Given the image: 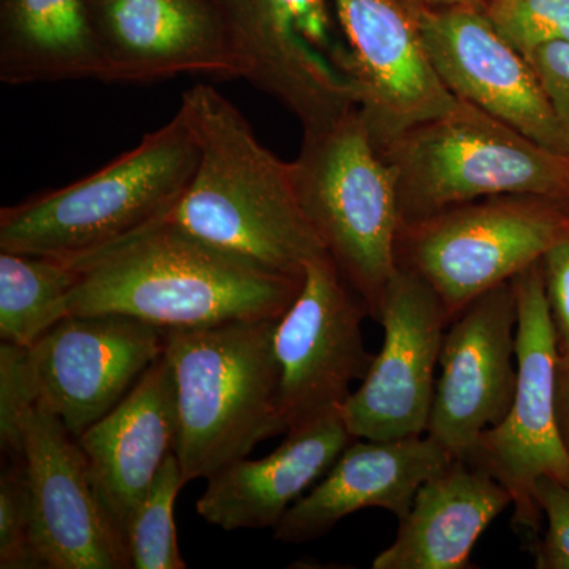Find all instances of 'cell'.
I'll return each instance as SVG.
<instances>
[{
  "instance_id": "1",
  "label": "cell",
  "mask_w": 569,
  "mask_h": 569,
  "mask_svg": "<svg viewBox=\"0 0 569 569\" xmlns=\"http://www.w3.org/2000/svg\"><path fill=\"white\" fill-rule=\"evenodd\" d=\"M69 263L78 272L70 316H126L163 331L279 320L305 279L261 268L167 219Z\"/></svg>"
},
{
  "instance_id": "2",
  "label": "cell",
  "mask_w": 569,
  "mask_h": 569,
  "mask_svg": "<svg viewBox=\"0 0 569 569\" xmlns=\"http://www.w3.org/2000/svg\"><path fill=\"white\" fill-rule=\"evenodd\" d=\"M198 142L189 189L163 219L208 244L298 277L326 253L296 194L291 162L264 148L241 111L209 84L182 93Z\"/></svg>"
},
{
  "instance_id": "3",
  "label": "cell",
  "mask_w": 569,
  "mask_h": 569,
  "mask_svg": "<svg viewBox=\"0 0 569 569\" xmlns=\"http://www.w3.org/2000/svg\"><path fill=\"white\" fill-rule=\"evenodd\" d=\"M277 320H238L167 331L178 396L183 478L209 479L288 432L274 348Z\"/></svg>"
},
{
  "instance_id": "4",
  "label": "cell",
  "mask_w": 569,
  "mask_h": 569,
  "mask_svg": "<svg viewBox=\"0 0 569 569\" xmlns=\"http://www.w3.org/2000/svg\"><path fill=\"white\" fill-rule=\"evenodd\" d=\"M198 142L182 108L81 181L0 211V250L73 261L163 219L192 182Z\"/></svg>"
},
{
  "instance_id": "5",
  "label": "cell",
  "mask_w": 569,
  "mask_h": 569,
  "mask_svg": "<svg viewBox=\"0 0 569 569\" xmlns=\"http://www.w3.org/2000/svg\"><path fill=\"white\" fill-rule=\"evenodd\" d=\"M296 194L326 253L378 321L396 276L400 219L395 168L358 108L306 130L291 162Z\"/></svg>"
},
{
  "instance_id": "6",
  "label": "cell",
  "mask_w": 569,
  "mask_h": 569,
  "mask_svg": "<svg viewBox=\"0 0 569 569\" xmlns=\"http://www.w3.org/2000/svg\"><path fill=\"white\" fill-rule=\"evenodd\" d=\"M380 152L396 171L402 224L501 194L569 200V156L460 99Z\"/></svg>"
},
{
  "instance_id": "7",
  "label": "cell",
  "mask_w": 569,
  "mask_h": 569,
  "mask_svg": "<svg viewBox=\"0 0 569 569\" xmlns=\"http://www.w3.org/2000/svg\"><path fill=\"white\" fill-rule=\"evenodd\" d=\"M569 242V200L501 194L402 224L397 264L436 290L449 321ZM451 325V323H449Z\"/></svg>"
},
{
  "instance_id": "8",
  "label": "cell",
  "mask_w": 569,
  "mask_h": 569,
  "mask_svg": "<svg viewBox=\"0 0 569 569\" xmlns=\"http://www.w3.org/2000/svg\"><path fill=\"white\" fill-rule=\"evenodd\" d=\"M512 287L518 299V388L507 417L479 437L466 462L511 493L515 526L538 533L542 515L533 493L538 478L569 486V451L557 417L560 353L542 260L516 276Z\"/></svg>"
},
{
  "instance_id": "9",
  "label": "cell",
  "mask_w": 569,
  "mask_h": 569,
  "mask_svg": "<svg viewBox=\"0 0 569 569\" xmlns=\"http://www.w3.org/2000/svg\"><path fill=\"white\" fill-rule=\"evenodd\" d=\"M369 309L328 253L306 266L301 290L277 320L274 348L288 430L342 407L372 366Z\"/></svg>"
},
{
  "instance_id": "10",
  "label": "cell",
  "mask_w": 569,
  "mask_h": 569,
  "mask_svg": "<svg viewBox=\"0 0 569 569\" xmlns=\"http://www.w3.org/2000/svg\"><path fill=\"white\" fill-rule=\"evenodd\" d=\"M347 43L332 62L353 82L377 148L459 103L433 69L417 17L397 0H332Z\"/></svg>"
},
{
  "instance_id": "11",
  "label": "cell",
  "mask_w": 569,
  "mask_h": 569,
  "mask_svg": "<svg viewBox=\"0 0 569 569\" xmlns=\"http://www.w3.org/2000/svg\"><path fill=\"white\" fill-rule=\"evenodd\" d=\"M377 323L383 347L342 403L348 432L361 440L426 436L437 387V367L449 323L432 287L399 268L381 302Z\"/></svg>"
},
{
  "instance_id": "12",
  "label": "cell",
  "mask_w": 569,
  "mask_h": 569,
  "mask_svg": "<svg viewBox=\"0 0 569 569\" xmlns=\"http://www.w3.org/2000/svg\"><path fill=\"white\" fill-rule=\"evenodd\" d=\"M167 331L126 316H71L28 348L37 403L74 438L129 395L164 351Z\"/></svg>"
},
{
  "instance_id": "13",
  "label": "cell",
  "mask_w": 569,
  "mask_h": 569,
  "mask_svg": "<svg viewBox=\"0 0 569 569\" xmlns=\"http://www.w3.org/2000/svg\"><path fill=\"white\" fill-rule=\"evenodd\" d=\"M104 82L246 80L219 0H88Z\"/></svg>"
},
{
  "instance_id": "14",
  "label": "cell",
  "mask_w": 569,
  "mask_h": 569,
  "mask_svg": "<svg viewBox=\"0 0 569 569\" xmlns=\"http://www.w3.org/2000/svg\"><path fill=\"white\" fill-rule=\"evenodd\" d=\"M518 299L512 280L478 296L445 335L427 436L452 458L507 417L518 388Z\"/></svg>"
},
{
  "instance_id": "15",
  "label": "cell",
  "mask_w": 569,
  "mask_h": 569,
  "mask_svg": "<svg viewBox=\"0 0 569 569\" xmlns=\"http://www.w3.org/2000/svg\"><path fill=\"white\" fill-rule=\"evenodd\" d=\"M21 449L40 568H132L126 545L97 500L80 441L61 419L39 403L26 410Z\"/></svg>"
},
{
  "instance_id": "16",
  "label": "cell",
  "mask_w": 569,
  "mask_h": 569,
  "mask_svg": "<svg viewBox=\"0 0 569 569\" xmlns=\"http://www.w3.org/2000/svg\"><path fill=\"white\" fill-rule=\"evenodd\" d=\"M415 17L427 56L449 91L539 144L569 156V133L537 73L485 11L449 7Z\"/></svg>"
},
{
  "instance_id": "17",
  "label": "cell",
  "mask_w": 569,
  "mask_h": 569,
  "mask_svg": "<svg viewBox=\"0 0 569 569\" xmlns=\"http://www.w3.org/2000/svg\"><path fill=\"white\" fill-rule=\"evenodd\" d=\"M178 437L174 373L162 355L110 413L78 438L97 500L126 548L134 511L176 452Z\"/></svg>"
},
{
  "instance_id": "18",
  "label": "cell",
  "mask_w": 569,
  "mask_h": 569,
  "mask_svg": "<svg viewBox=\"0 0 569 569\" xmlns=\"http://www.w3.org/2000/svg\"><path fill=\"white\" fill-rule=\"evenodd\" d=\"M452 460L427 433L395 440L355 438L312 492L288 509L274 538L312 541L366 508L387 509L403 519L419 488Z\"/></svg>"
},
{
  "instance_id": "19",
  "label": "cell",
  "mask_w": 569,
  "mask_h": 569,
  "mask_svg": "<svg viewBox=\"0 0 569 569\" xmlns=\"http://www.w3.org/2000/svg\"><path fill=\"white\" fill-rule=\"evenodd\" d=\"M353 440L342 408L302 422L266 458L236 460L217 471L208 479L197 512L224 531L276 529Z\"/></svg>"
},
{
  "instance_id": "20",
  "label": "cell",
  "mask_w": 569,
  "mask_h": 569,
  "mask_svg": "<svg viewBox=\"0 0 569 569\" xmlns=\"http://www.w3.org/2000/svg\"><path fill=\"white\" fill-rule=\"evenodd\" d=\"M511 505L497 479L455 459L419 488L395 541L372 568L466 569L478 539Z\"/></svg>"
},
{
  "instance_id": "21",
  "label": "cell",
  "mask_w": 569,
  "mask_h": 569,
  "mask_svg": "<svg viewBox=\"0 0 569 569\" xmlns=\"http://www.w3.org/2000/svg\"><path fill=\"white\" fill-rule=\"evenodd\" d=\"M88 0H6L0 81L10 86L100 80Z\"/></svg>"
},
{
  "instance_id": "22",
  "label": "cell",
  "mask_w": 569,
  "mask_h": 569,
  "mask_svg": "<svg viewBox=\"0 0 569 569\" xmlns=\"http://www.w3.org/2000/svg\"><path fill=\"white\" fill-rule=\"evenodd\" d=\"M78 272L69 261L0 250V337L32 347L70 316Z\"/></svg>"
},
{
  "instance_id": "23",
  "label": "cell",
  "mask_w": 569,
  "mask_h": 569,
  "mask_svg": "<svg viewBox=\"0 0 569 569\" xmlns=\"http://www.w3.org/2000/svg\"><path fill=\"white\" fill-rule=\"evenodd\" d=\"M187 485L178 455L168 456L152 488L134 511L127 550L134 569H186L176 535L174 503Z\"/></svg>"
},
{
  "instance_id": "24",
  "label": "cell",
  "mask_w": 569,
  "mask_h": 569,
  "mask_svg": "<svg viewBox=\"0 0 569 569\" xmlns=\"http://www.w3.org/2000/svg\"><path fill=\"white\" fill-rule=\"evenodd\" d=\"M485 13L523 56L553 41H569V0H496Z\"/></svg>"
},
{
  "instance_id": "25",
  "label": "cell",
  "mask_w": 569,
  "mask_h": 569,
  "mask_svg": "<svg viewBox=\"0 0 569 569\" xmlns=\"http://www.w3.org/2000/svg\"><path fill=\"white\" fill-rule=\"evenodd\" d=\"M0 568H40L33 549L31 488L22 458H13L0 475Z\"/></svg>"
},
{
  "instance_id": "26",
  "label": "cell",
  "mask_w": 569,
  "mask_h": 569,
  "mask_svg": "<svg viewBox=\"0 0 569 569\" xmlns=\"http://www.w3.org/2000/svg\"><path fill=\"white\" fill-rule=\"evenodd\" d=\"M37 406V389L28 348L2 342L0 347V443L11 458H22L21 418Z\"/></svg>"
},
{
  "instance_id": "27",
  "label": "cell",
  "mask_w": 569,
  "mask_h": 569,
  "mask_svg": "<svg viewBox=\"0 0 569 569\" xmlns=\"http://www.w3.org/2000/svg\"><path fill=\"white\" fill-rule=\"evenodd\" d=\"M535 500L548 518L545 538L533 546L538 569H569V486L550 477L538 478Z\"/></svg>"
},
{
  "instance_id": "28",
  "label": "cell",
  "mask_w": 569,
  "mask_h": 569,
  "mask_svg": "<svg viewBox=\"0 0 569 569\" xmlns=\"http://www.w3.org/2000/svg\"><path fill=\"white\" fill-rule=\"evenodd\" d=\"M561 126L569 133V41H553L526 56Z\"/></svg>"
},
{
  "instance_id": "29",
  "label": "cell",
  "mask_w": 569,
  "mask_h": 569,
  "mask_svg": "<svg viewBox=\"0 0 569 569\" xmlns=\"http://www.w3.org/2000/svg\"><path fill=\"white\" fill-rule=\"evenodd\" d=\"M546 296L560 355H569V242L542 258Z\"/></svg>"
},
{
  "instance_id": "30",
  "label": "cell",
  "mask_w": 569,
  "mask_h": 569,
  "mask_svg": "<svg viewBox=\"0 0 569 569\" xmlns=\"http://www.w3.org/2000/svg\"><path fill=\"white\" fill-rule=\"evenodd\" d=\"M272 2L298 26L302 36L332 62V56L342 43L332 39L331 17L325 0H272Z\"/></svg>"
},
{
  "instance_id": "31",
  "label": "cell",
  "mask_w": 569,
  "mask_h": 569,
  "mask_svg": "<svg viewBox=\"0 0 569 569\" xmlns=\"http://www.w3.org/2000/svg\"><path fill=\"white\" fill-rule=\"evenodd\" d=\"M557 417L569 451V355H559L557 361Z\"/></svg>"
},
{
  "instance_id": "32",
  "label": "cell",
  "mask_w": 569,
  "mask_h": 569,
  "mask_svg": "<svg viewBox=\"0 0 569 569\" xmlns=\"http://www.w3.org/2000/svg\"><path fill=\"white\" fill-rule=\"evenodd\" d=\"M397 2L417 14L419 11L449 9V7H475L485 11L496 0H397Z\"/></svg>"
}]
</instances>
